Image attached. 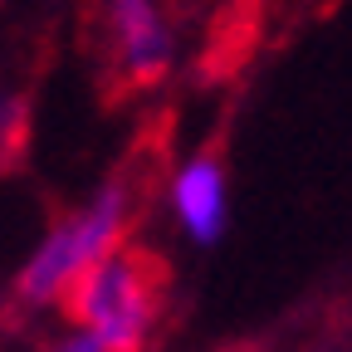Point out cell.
Returning <instances> with one entry per match:
<instances>
[{
	"label": "cell",
	"instance_id": "6",
	"mask_svg": "<svg viewBox=\"0 0 352 352\" xmlns=\"http://www.w3.org/2000/svg\"><path fill=\"white\" fill-rule=\"evenodd\" d=\"M44 352H113V347H103L94 333H83V328H69L64 338H54Z\"/></svg>",
	"mask_w": 352,
	"mask_h": 352
},
{
	"label": "cell",
	"instance_id": "4",
	"mask_svg": "<svg viewBox=\"0 0 352 352\" xmlns=\"http://www.w3.org/2000/svg\"><path fill=\"white\" fill-rule=\"evenodd\" d=\"M166 206H171L176 230L196 250L220 245L226 226H230V166H226V157L215 147L191 152L166 182Z\"/></svg>",
	"mask_w": 352,
	"mask_h": 352
},
{
	"label": "cell",
	"instance_id": "1",
	"mask_svg": "<svg viewBox=\"0 0 352 352\" xmlns=\"http://www.w3.org/2000/svg\"><path fill=\"white\" fill-rule=\"evenodd\" d=\"M127 226H132V191L122 182H103L83 206L64 210L25 254L15 274V303L34 308V314L64 308L74 284L127 245Z\"/></svg>",
	"mask_w": 352,
	"mask_h": 352
},
{
	"label": "cell",
	"instance_id": "3",
	"mask_svg": "<svg viewBox=\"0 0 352 352\" xmlns=\"http://www.w3.org/2000/svg\"><path fill=\"white\" fill-rule=\"evenodd\" d=\"M98 34L108 69L122 83L152 88L176 64V25L162 0H98Z\"/></svg>",
	"mask_w": 352,
	"mask_h": 352
},
{
	"label": "cell",
	"instance_id": "5",
	"mask_svg": "<svg viewBox=\"0 0 352 352\" xmlns=\"http://www.w3.org/2000/svg\"><path fill=\"white\" fill-rule=\"evenodd\" d=\"M25 118H30V103H25V94H6V103H0V132H6V162H15V152H20V132H25Z\"/></svg>",
	"mask_w": 352,
	"mask_h": 352
},
{
	"label": "cell",
	"instance_id": "2",
	"mask_svg": "<svg viewBox=\"0 0 352 352\" xmlns=\"http://www.w3.org/2000/svg\"><path fill=\"white\" fill-rule=\"evenodd\" d=\"M74 328L94 333L113 352H147L157 314H162V270L157 259L122 245L103 264H94L69 294Z\"/></svg>",
	"mask_w": 352,
	"mask_h": 352
}]
</instances>
